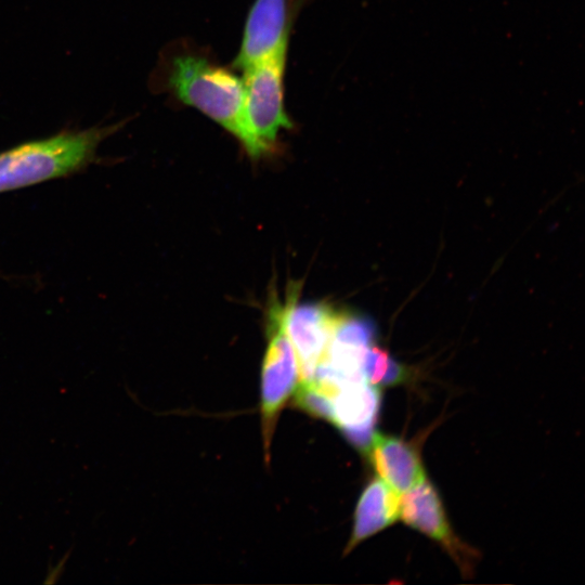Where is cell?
Listing matches in <instances>:
<instances>
[{
	"mask_svg": "<svg viewBox=\"0 0 585 585\" xmlns=\"http://www.w3.org/2000/svg\"><path fill=\"white\" fill-rule=\"evenodd\" d=\"M400 494L380 479L373 480L360 496L351 540L346 552L391 525L400 516Z\"/></svg>",
	"mask_w": 585,
	"mask_h": 585,
	"instance_id": "obj_10",
	"label": "cell"
},
{
	"mask_svg": "<svg viewBox=\"0 0 585 585\" xmlns=\"http://www.w3.org/2000/svg\"><path fill=\"white\" fill-rule=\"evenodd\" d=\"M295 404L313 417L330 421V396L313 381H301L296 391Z\"/></svg>",
	"mask_w": 585,
	"mask_h": 585,
	"instance_id": "obj_12",
	"label": "cell"
},
{
	"mask_svg": "<svg viewBox=\"0 0 585 585\" xmlns=\"http://www.w3.org/2000/svg\"><path fill=\"white\" fill-rule=\"evenodd\" d=\"M165 83L177 100L202 112L244 145L243 77L204 55L185 52L171 57Z\"/></svg>",
	"mask_w": 585,
	"mask_h": 585,
	"instance_id": "obj_2",
	"label": "cell"
},
{
	"mask_svg": "<svg viewBox=\"0 0 585 585\" xmlns=\"http://www.w3.org/2000/svg\"><path fill=\"white\" fill-rule=\"evenodd\" d=\"M363 370L366 381L376 387L398 386L411 378L410 368L375 344L368 347L365 352Z\"/></svg>",
	"mask_w": 585,
	"mask_h": 585,
	"instance_id": "obj_11",
	"label": "cell"
},
{
	"mask_svg": "<svg viewBox=\"0 0 585 585\" xmlns=\"http://www.w3.org/2000/svg\"><path fill=\"white\" fill-rule=\"evenodd\" d=\"M333 422L350 443L365 452L375 432L380 391L366 380L338 386L332 396Z\"/></svg>",
	"mask_w": 585,
	"mask_h": 585,
	"instance_id": "obj_8",
	"label": "cell"
},
{
	"mask_svg": "<svg viewBox=\"0 0 585 585\" xmlns=\"http://www.w3.org/2000/svg\"><path fill=\"white\" fill-rule=\"evenodd\" d=\"M298 291L288 290L285 302H280V314L297 355L300 381H309L342 312L321 302L298 303Z\"/></svg>",
	"mask_w": 585,
	"mask_h": 585,
	"instance_id": "obj_5",
	"label": "cell"
},
{
	"mask_svg": "<svg viewBox=\"0 0 585 585\" xmlns=\"http://www.w3.org/2000/svg\"><path fill=\"white\" fill-rule=\"evenodd\" d=\"M298 10V0H255L233 67L244 72L259 61L287 51Z\"/></svg>",
	"mask_w": 585,
	"mask_h": 585,
	"instance_id": "obj_6",
	"label": "cell"
},
{
	"mask_svg": "<svg viewBox=\"0 0 585 585\" xmlns=\"http://www.w3.org/2000/svg\"><path fill=\"white\" fill-rule=\"evenodd\" d=\"M364 453L379 479L399 494L426 479L418 452L401 438L375 431Z\"/></svg>",
	"mask_w": 585,
	"mask_h": 585,
	"instance_id": "obj_9",
	"label": "cell"
},
{
	"mask_svg": "<svg viewBox=\"0 0 585 585\" xmlns=\"http://www.w3.org/2000/svg\"><path fill=\"white\" fill-rule=\"evenodd\" d=\"M286 55L287 51L273 54L243 72V146L250 157L271 152L278 133L292 127L284 100Z\"/></svg>",
	"mask_w": 585,
	"mask_h": 585,
	"instance_id": "obj_3",
	"label": "cell"
},
{
	"mask_svg": "<svg viewBox=\"0 0 585 585\" xmlns=\"http://www.w3.org/2000/svg\"><path fill=\"white\" fill-rule=\"evenodd\" d=\"M125 123L64 129L0 152V193L76 173L96 159L103 141Z\"/></svg>",
	"mask_w": 585,
	"mask_h": 585,
	"instance_id": "obj_1",
	"label": "cell"
},
{
	"mask_svg": "<svg viewBox=\"0 0 585 585\" xmlns=\"http://www.w3.org/2000/svg\"><path fill=\"white\" fill-rule=\"evenodd\" d=\"M403 522L439 543L464 574H470L477 552L452 530L435 487L426 479L407 491L400 503Z\"/></svg>",
	"mask_w": 585,
	"mask_h": 585,
	"instance_id": "obj_7",
	"label": "cell"
},
{
	"mask_svg": "<svg viewBox=\"0 0 585 585\" xmlns=\"http://www.w3.org/2000/svg\"><path fill=\"white\" fill-rule=\"evenodd\" d=\"M266 333L269 343L262 365L261 414L268 457L278 414L299 381L297 355L283 327L276 298L269 307Z\"/></svg>",
	"mask_w": 585,
	"mask_h": 585,
	"instance_id": "obj_4",
	"label": "cell"
}]
</instances>
